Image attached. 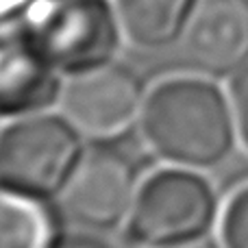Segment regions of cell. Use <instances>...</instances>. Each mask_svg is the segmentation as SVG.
<instances>
[{
	"label": "cell",
	"instance_id": "6da1fadb",
	"mask_svg": "<svg viewBox=\"0 0 248 248\" xmlns=\"http://www.w3.org/2000/svg\"><path fill=\"white\" fill-rule=\"evenodd\" d=\"M137 128L157 159L201 172L222 163L237 141L227 87L198 72L155 83L146 92Z\"/></svg>",
	"mask_w": 248,
	"mask_h": 248
},
{
	"label": "cell",
	"instance_id": "7a4b0ae2",
	"mask_svg": "<svg viewBox=\"0 0 248 248\" xmlns=\"http://www.w3.org/2000/svg\"><path fill=\"white\" fill-rule=\"evenodd\" d=\"M220 202L201 170L166 166L141 179L126 216V237L140 248H172L207 237Z\"/></svg>",
	"mask_w": 248,
	"mask_h": 248
},
{
	"label": "cell",
	"instance_id": "3957f363",
	"mask_svg": "<svg viewBox=\"0 0 248 248\" xmlns=\"http://www.w3.org/2000/svg\"><path fill=\"white\" fill-rule=\"evenodd\" d=\"M83 148V137L61 113L9 118L0 126V185L55 198Z\"/></svg>",
	"mask_w": 248,
	"mask_h": 248
},
{
	"label": "cell",
	"instance_id": "277c9868",
	"mask_svg": "<svg viewBox=\"0 0 248 248\" xmlns=\"http://www.w3.org/2000/svg\"><path fill=\"white\" fill-rule=\"evenodd\" d=\"M22 17L63 77L113 61L124 39L111 0H35Z\"/></svg>",
	"mask_w": 248,
	"mask_h": 248
},
{
	"label": "cell",
	"instance_id": "5b68a950",
	"mask_svg": "<svg viewBox=\"0 0 248 248\" xmlns=\"http://www.w3.org/2000/svg\"><path fill=\"white\" fill-rule=\"evenodd\" d=\"M140 183L137 166L126 153L113 141H92L78 155L55 201L72 222L105 231L126 222Z\"/></svg>",
	"mask_w": 248,
	"mask_h": 248
},
{
	"label": "cell",
	"instance_id": "8992f818",
	"mask_svg": "<svg viewBox=\"0 0 248 248\" xmlns=\"http://www.w3.org/2000/svg\"><path fill=\"white\" fill-rule=\"evenodd\" d=\"M146 90L116 59L63 77L57 107L83 140L113 141L140 124Z\"/></svg>",
	"mask_w": 248,
	"mask_h": 248
},
{
	"label": "cell",
	"instance_id": "52a82bcc",
	"mask_svg": "<svg viewBox=\"0 0 248 248\" xmlns=\"http://www.w3.org/2000/svg\"><path fill=\"white\" fill-rule=\"evenodd\" d=\"M63 74L52 65L24 17L0 22V118L57 105Z\"/></svg>",
	"mask_w": 248,
	"mask_h": 248
},
{
	"label": "cell",
	"instance_id": "ba28073f",
	"mask_svg": "<svg viewBox=\"0 0 248 248\" xmlns=\"http://www.w3.org/2000/svg\"><path fill=\"white\" fill-rule=\"evenodd\" d=\"M179 44L194 72L231 78L248 63V11L237 0H198Z\"/></svg>",
	"mask_w": 248,
	"mask_h": 248
},
{
	"label": "cell",
	"instance_id": "9c48e42d",
	"mask_svg": "<svg viewBox=\"0 0 248 248\" xmlns=\"http://www.w3.org/2000/svg\"><path fill=\"white\" fill-rule=\"evenodd\" d=\"M122 37L140 50H161L181 39L198 0H111Z\"/></svg>",
	"mask_w": 248,
	"mask_h": 248
},
{
	"label": "cell",
	"instance_id": "30bf717a",
	"mask_svg": "<svg viewBox=\"0 0 248 248\" xmlns=\"http://www.w3.org/2000/svg\"><path fill=\"white\" fill-rule=\"evenodd\" d=\"M61 237L48 198L0 185V248H57Z\"/></svg>",
	"mask_w": 248,
	"mask_h": 248
},
{
	"label": "cell",
	"instance_id": "8fae6325",
	"mask_svg": "<svg viewBox=\"0 0 248 248\" xmlns=\"http://www.w3.org/2000/svg\"><path fill=\"white\" fill-rule=\"evenodd\" d=\"M220 246L248 248V183L237 187L220 209Z\"/></svg>",
	"mask_w": 248,
	"mask_h": 248
},
{
	"label": "cell",
	"instance_id": "7c38bea8",
	"mask_svg": "<svg viewBox=\"0 0 248 248\" xmlns=\"http://www.w3.org/2000/svg\"><path fill=\"white\" fill-rule=\"evenodd\" d=\"M227 92L233 109V120H235L237 141L248 153V63L229 78Z\"/></svg>",
	"mask_w": 248,
	"mask_h": 248
},
{
	"label": "cell",
	"instance_id": "4fadbf2b",
	"mask_svg": "<svg viewBox=\"0 0 248 248\" xmlns=\"http://www.w3.org/2000/svg\"><path fill=\"white\" fill-rule=\"evenodd\" d=\"M35 0H0V22L22 17Z\"/></svg>",
	"mask_w": 248,
	"mask_h": 248
},
{
	"label": "cell",
	"instance_id": "5bb4252c",
	"mask_svg": "<svg viewBox=\"0 0 248 248\" xmlns=\"http://www.w3.org/2000/svg\"><path fill=\"white\" fill-rule=\"evenodd\" d=\"M57 248H111V246H107L105 242L90 235H68V237H61Z\"/></svg>",
	"mask_w": 248,
	"mask_h": 248
},
{
	"label": "cell",
	"instance_id": "9a60e30c",
	"mask_svg": "<svg viewBox=\"0 0 248 248\" xmlns=\"http://www.w3.org/2000/svg\"><path fill=\"white\" fill-rule=\"evenodd\" d=\"M172 248H222V246H216V244H211L207 237H202V240L187 242V244H179V246H172Z\"/></svg>",
	"mask_w": 248,
	"mask_h": 248
},
{
	"label": "cell",
	"instance_id": "2e32d148",
	"mask_svg": "<svg viewBox=\"0 0 248 248\" xmlns=\"http://www.w3.org/2000/svg\"><path fill=\"white\" fill-rule=\"evenodd\" d=\"M237 2H240V4H242V7H244V9H246V11H248V0H237Z\"/></svg>",
	"mask_w": 248,
	"mask_h": 248
}]
</instances>
